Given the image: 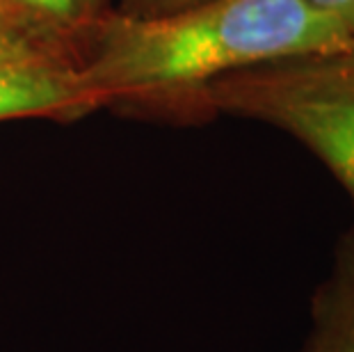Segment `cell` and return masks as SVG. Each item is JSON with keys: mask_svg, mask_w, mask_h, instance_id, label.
I'll list each match as a JSON object with an SVG mask.
<instances>
[{"mask_svg": "<svg viewBox=\"0 0 354 352\" xmlns=\"http://www.w3.org/2000/svg\"><path fill=\"white\" fill-rule=\"evenodd\" d=\"M299 352H354V227L338 241L331 272L311 297V325Z\"/></svg>", "mask_w": 354, "mask_h": 352, "instance_id": "cell-4", "label": "cell"}, {"mask_svg": "<svg viewBox=\"0 0 354 352\" xmlns=\"http://www.w3.org/2000/svg\"><path fill=\"white\" fill-rule=\"evenodd\" d=\"M213 108L277 126L327 165L354 201V64L338 53L261 64L201 89Z\"/></svg>", "mask_w": 354, "mask_h": 352, "instance_id": "cell-2", "label": "cell"}, {"mask_svg": "<svg viewBox=\"0 0 354 352\" xmlns=\"http://www.w3.org/2000/svg\"><path fill=\"white\" fill-rule=\"evenodd\" d=\"M306 3L327 14H334L354 30V0H306Z\"/></svg>", "mask_w": 354, "mask_h": 352, "instance_id": "cell-8", "label": "cell"}, {"mask_svg": "<svg viewBox=\"0 0 354 352\" xmlns=\"http://www.w3.org/2000/svg\"><path fill=\"white\" fill-rule=\"evenodd\" d=\"M197 3L201 0H124L126 14H167Z\"/></svg>", "mask_w": 354, "mask_h": 352, "instance_id": "cell-6", "label": "cell"}, {"mask_svg": "<svg viewBox=\"0 0 354 352\" xmlns=\"http://www.w3.org/2000/svg\"><path fill=\"white\" fill-rule=\"evenodd\" d=\"M78 59L105 101L180 99L231 73L341 53L354 30L306 0H201L167 14L101 17Z\"/></svg>", "mask_w": 354, "mask_h": 352, "instance_id": "cell-1", "label": "cell"}, {"mask_svg": "<svg viewBox=\"0 0 354 352\" xmlns=\"http://www.w3.org/2000/svg\"><path fill=\"white\" fill-rule=\"evenodd\" d=\"M28 19L55 39L85 35L101 19V0H19Z\"/></svg>", "mask_w": 354, "mask_h": 352, "instance_id": "cell-5", "label": "cell"}, {"mask_svg": "<svg viewBox=\"0 0 354 352\" xmlns=\"http://www.w3.org/2000/svg\"><path fill=\"white\" fill-rule=\"evenodd\" d=\"M14 26L37 28L32 21L28 19V14L24 7H21L19 0H0V28H14Z\"/></svg>", "mask_w": 354, "mask_h": 352, "instance_id": "cell-7", "label": "cell"}, {"mask_svg": "<svg viewBox=\"0 0 354 352\" xmlns=\"http://www.w3.org/2000/svg\"><path fill=\"white\" fill-rule=\"evenodd\" d=\"M105 106L87 85L78 57L37 28H0V122L21 117L73 119Z\"/></svg>", "mask_w": 354, "mask_h": 352, "instance_id": "cell-3", "label": "cell"}, {"mask_svg": "<svg viewBox=\"0 0 354 352\" xmlns=\"http://www.w3.org/2000/svg\"><path fill=\"white\" fill-rule=\"evenodd\" d=\"M338 55L348 59L350 64H354V37H352V41H350L348 46H345V48H343V50H341V53H338Z\"/></svg>", "mask_w": 354, "mask_h": 352, "instance_id": "cell-9", "label": "cell"}]
</instances>
